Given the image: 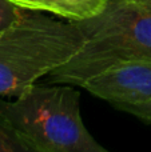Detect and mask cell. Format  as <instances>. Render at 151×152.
<instances>
[{"instance_id": "8", "label": "cell", "mask_w": 151, "mask_h": 152, "mask_svg": "<svg viewBox=\"0 0 151 152\" xmlns=\"http://www.w3.org/2000/svg\"><path fill=\"white\" fill-rule=\"evenodd\" d=\"M24 11L26 10L18 7L11 0H0V31L19 20Z\"/></svg>"}, {"instance_id": "4", "label": "cell", "mask_w": 151, "mask_h": 152, "mask_svg": "<svg viewBox=\"0 0 151 152\" xmlns=\"http://www.w3.org/2000/svg\"><path fill=\"white\" fill-rule=\"evenodd\" d=\"M82 88L111 105L151 99V59L112 67L84 81Z\"/></svg>"}, {"instance_id": "2", "label": "cell", "mask_w": 151, "mask_h": 152, "mask_svg": "<svg viewBox=\"0 0 151 152\" xmlns=\"http://www.w3.org/2000/svg\"><path fill=\"white\" fill-rule=\"evenodd\" d=\"M74 87L32 84L12 102L0 97V115L31 152H106L83 123Z\"/></svg>"}, {"instance_id": "9", "label": "cell", "mask_w": 151, "mask_h": 152, "mask_svg": "<svg viewBox=\"0 0 151 152\" xmlns=\"http://www.w3.org/2000/svg\"><path fill=\"white\" fill-rule=\"evenodd\" d=\"M134 4L139 5V7L144 8V10L151 11V0H131Z\"/></svg>"}, {"instance_id": "6", "label": "cell", "mask_w": 151, "mask_h": 152, "mask_svg": "<svg viewBox=\"0 0 151 152\" xmlns=\"http://www.w3.org/2000/svg\"><path fill=\"white\" fill-rule=\"evenodd\" d=\"M0 152H31L27 143L0 115Z\"/></svg>"}, {"instance_id": "7", "label": "cell", "mask_w": 151, "mask_h": 152, "mask_svg": "<svg viewBox=\"0 0 151 152\" xmlns=\"http://www.w3.org/2000/svg\"><path fill=\"white\" fill-rule=\"evenodd\" d=\"M112 107L115 110L127 112L130 115H134L135 118L141 119L144 123L151 124V99L144 100V102H136V103H117Z\"/></svg>"}, {"instance_id": "5", "label": "cell", "mask_w": 151, "mask_h": 152, "mask_svg": "<svg viewBox=\"0 0 151 152\" xmlns=\"http://www.w3.org/2000/svg\"><path fill=\"white\" fill-rule=\"evenodd\" d=\"M23 10L54 13L67 20L79 21L103 11L108 0H11Z\"/></svg>"}, {"instance_id": "3", "label": "cell", "mask_w": 151, "mask_h": 152, "mask_svg": "<svg viewBox=\"0 0 151 152\" xmlns=\"http://www.w3.org/2000/svg\"><path fill=\"white\" fill-rule=\"evenodd\" d=\"M84 37L72 20H56L26 10L0 31V96L16 97L37 79L68 61Z\"/></svg>"}, {"instance_id": "1", "label": "cell", "mask_w": 151, "mask_h": 152, "mask_svg": "<svg viewBox=\"0 0 151 152\" xmlns=\"http://www.w3.org/2000/svg\"><path fill=\"white\" fill-rule=\"evenodd\" d=\"M75 23L83 45L47 75V83L82 87L112 67L151 59V11L131 0H108L100 13Z\"/></svg>"}]
</instances>
